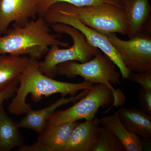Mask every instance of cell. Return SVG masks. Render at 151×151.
<instances>
[{
  "label": "cell",
  "instance_id": "cell-13",
  "mask_svg": "<svg viewBox=\"0 0 151 151\" xmlns=\"http://www.w3.org/2000/svg\"><path fill=\"white\" fill-rule=\"evenodd\" d=\"M100 124L113 134L120 141L125 151H142L144 145L141 137L129 132L119 119L118 111L100 119Z\"/></svg>",
  "mask_w": 151,
  "mask_h": 151
},
{
  "label": "cell",
  "instance_id": "cell-14",
  "mask_svg": "<svg viewBox=\"0 0 151 151\" xmlns=\"http://www.w3.org/2000/svg\"><path fill=\"white\" fill-rule=\"evenodd\" d=\"M119 119L129 132L140 137H151V116L136 108L120 106L118 110Z\"/></svg>",
  "mask_w": 151,
  "mask_h": 151
},
{
  "label": "cell",
  "instance_id": "cell-15",
  "mask_svg": "<svg viewBox=\"0 0 151 151\" xmlns=\"http://www.w3.org/2000/svg\"><path fill=\"white\" fill-rule=\"evenodd\" d=\"M79 123L74 121L57 125L46 124L39 134L37 141L46 145L52 151H62L71 132Z\"/></svg>",
  "mask_w": 151,
  "mask_h": 151
},
{
  "label": "cell",
  "instance_id": "cell-21",
  "mask_svg": "<svg viewBox=\"0 0 151 151\" xmlns=\"http://www.w3.org/2000/svg\"><path fill=\"white\" fill-rule=\"evenodd\" d=\"M139 97L143 111L148 115H151V89H145L141 86Z\"/></svg>",
  "mask_w": 151,
  "mask_h": 151
},
{
  "label": "cell",
  "instance_id": "cell-4",
  "mask_svg": "<svg viewBox=\"0 0 151 151\" xmlns=\"http://www.w3.org/2000/svg\"><path fill=\"white\" fill-rule=\"evenodd\" d=\"M42 17L50 25L62 23L78 30L85 37L89 45L99 49L115 63L123 79H128L131 72L124 65L118 51L108 40L106 35L83 23L78 17L77 7L67 3H55L47 9Z\"/></svg>",
  "mask_w": 151,
  "mask_h": 151
},
{
  "label": "cell",
  "instance_id": "cell-17",
  "mask_svg": "<svg viewBox=\"0 0 151 151\" xmlns=\"http://www.w3.org/2000/svg\"><path fill=\"white\" fill-rule=\"evenodd\" d=\"M18 124L8 116L3 103L0 105V151H9L22 145L24 138Z\"/></svg>",
  "mask_w": 151,
  "mask_h": 151
},
{
  "label": "cell",
  "instance_id": "cell-8",
  "mask_svg": "<svg viewBox=\"0 0 151 151\" xmlns=\"http://www.w3.org/2000/svg\"><path fill=\"white\" fill-rule=\"evenodd\" d=\"M150 35L143 33L127 40L119 38L116 33L106 35L128 70L141 73L151 71Z\"/></svg>",
  "mask_w": 151,
  "mask_h": 151
},
{
  "label": "cell",
  "instance_id": "cell-23",
  "mask_svg": "<svg viewBox=\"0 0 151 151\" xmlns=\"http://www.w3.org/2000/svg\"><path fill=\"white\" fill-rule=\"evenodd\" d=\"M18 151H52L51 149L43 143L38 141L30 145H24L19 147Z\"/></svg>",
  "mask_w": 151,
  "mask_h": 151
},
{
  "label": "cell",
  "instance_id": "cell-12",
  "mask_svg": "<svg viewBox=\"0 0 151 151\" xmlns=\"http://www.w3.org/2000/svg\"><path fill=\"white\" fill-rule=\"evenodd\" d=\"M89 90L84 89L78 95L68 98L62 97L50 106L43 109L38 110L30 109L26 113V116L18 124L19 128L29 129L39 134L46 126L47 120L58 108L68 103H76L85 96Z\"/></svg>",
  "mask_w": 151,
  "mask_h": 151
},
{
  "label": "cell",
  "instance_id": "cell-1",
  "mask_svg": "<svg viewBox=\"0 0 151 151\" xmlns=\"http://www.w3.org/2000/svg\"><path fill=\"white\" fill-rule=\"evenodd\" d=\"M38 60L29 57L26 67L18 78L19 86L9 106L10 113L17 116L26 114L31 106L26 102L28 95L38 103L44 97L60 93L62 97L75 96L78 91L92 89L94 85L85 81L78 83L63 82L54 80L45 75L39 69Z\"/></svg>",
  "mask_w": 151,
  "mask_h": 151
},
{
  "label": "cell",
  "instance_id": "cell-7",
  "mask_svg": "<svg viewBox=\"0 0 151 151\" xmlns=\"http://www.w3.org/2000/svg\"><path fill=\"white\" fill-rule=\"evenodd\" d=\"M113 92L108 86L101 84L94 85L73 106L64 111L55 112L46 124L57 125L81 119L92 120L95 118L99 108L108 107L113 104Z\"/></svg>",
  "mask_w": 151,
  "mask_h": 151
},
{
  "label": "cell",
  "instance_id": "cell-10",
  "mask_svg": "<svg viewBox=\"0 0 151 151\" xmlns=\"http://www.w3.org/2000/svg\"><path fill=\"white\" fill-rule=\"evenodd\" d=\"M127 15L128 37L151 34V6L149 0H121Z\"/></svg>",
  "mask_w": 151,
  "mask_h": 151
},
{
  "label": "cell",
  "instance_id": "cell-18",
  "mask_svg": "<svg viewBox=\"0 0 151 151\" xmlns=\"http://www.w3.org/2000/svg\"><path fill=\"white\" fill-rule=\"evenodd\" d=\"M92 151H125V150L113 134L103 126H100L98 139Z\"/></svg>",
  "mask_w": 151,
  "mask_h": 151
},
{
  "label": "cell",
  "instance_id": "cell-11",
  "mask_svg": "<svg viewBox=\"0 0 151 151\" xmlns=\"http://www.w3.org/2000/svg\"><path fill=\"white\" fill-rule=\"evenodd\" d=\"M100 125L96 117L79 123L72 131L62 151H92L98 139Z\"/></svg>",
  "mask_w": 151,
  "mask_h": 151
},
{
  "label": "cell",
  "instance_id": "cell-2",
  "mask_svg": "<svg viewBox=\"0 0 151 151\" xmlns=\"http://www.w3.org/2000/svg\"><path fill=\"white\" fill-rule=\"evenodd\" d=\"M50 25L42 17L31 20L23 27L13 25L5 34L0 36V54L20 56L40 59L52 45L68 47L69 44L59 40L60 34H51Z\"/></svg>",
  "mask_w": 151,
  "mask_h": 151
},
{
  "label": "cell",
  "instance_id": "cell-20",
  "mask_svg": "<svg viewBox=\"0 0 151 151\" xmlns=\"http://www.w3.org/2000/svg\"><path fill=\"white\" fill-rule=\"evenodd\" d=\"M128 79L132 82L140 84L145 89H151V71L141 73L131 72Z\"/></svg>",
  "mask_w": 151,
  "mask_h": 151
},
{
  "label": "cell",
  "instance_id": "cell-6",
  "mask_svg": "<svg viewBox=\"0 0 151 151\" xmlns=\"http://www.w3.org/2000/svg\"><path fill=\"white\" fill-rule=\"evenodd\" d=\"M78 17L84 24L98 32L127 35L128 21L121 0H110L92 5L77 7Z\"/></svg>",
  "mask_w": 151,
  "mask_h": 151
},
{
  "label": "cell",
  "instance_id": "cell-3",
  "mask_svg": "<svg viewBox=\"0 0 151 151\" xmlns=\"http://www.w3.org/2000/svg\"><path fill=\"white\" fill-rule=\"evenodd\" d=\"M107 55L99 49L94 56L88 61L78 63L75 61L63 63L58 65L57 74L72 78L77 76L92 84H103L113 92L114 101L109 111L113 107L122 106L126 101L125 95L120 89H116L112 84H121L120 71Z\"/></svg>",
  "mask_w": 151,
  "mask_h": 151
},
{
  "label": "cell",
  "instance_id": "cell-16",
  "mask_svg": "<svg viewBox=\"0 0 151 151\" xmlns=\"http://www.w3.org/2000/svg\"><path fill=\"white\" fill-rule=\"evenodd\" d=\"M28 60L29 57L25 56L0 54V92L19 80Z\"/></svg>",
  "mask_w": 151,
  "mask_h": 151
},
{
  "label": "cell",
  "instance_id": "cell-9",
  "mask_svg": "<svg viewBox=\"0 0 151 151\" xmlns=\"http://www.w3.org/2000/svg\"><path fill=\"white\" fill-rule=\"evenodd\" d=\"M37 0H0V36L12 22L23 27L37 14Z\"/></svg>",
  "mask_w": 151,
  "mask_h": 151
},
{
  "label": "cell",
  "instance_id": "cell-22",
  "mask_svg": "<svg viewBox=\"0 0 151 151\" xmlns=\"http://www.w3.org/2000/svg\"><path fill=\"white\" fill-rule=\"evenodd\" d=\"M19 80L14 81L4 90L0 92V105L4 103L5 100L13 97L17 89Z\"/></svg>",
  "mask_w": 151,
  "mask_h": 151
},
{
  "label": "cell",
  "instance_id": "cell-5",
  "mask_svg": "<svg viewBox=\"0 0 151 151\" xmlns=\"http://www.w3.org/2000/svg\"><path fill=\"white\" fill-rule=\"evenodd\" d=\"M50 27L57 33L70 36L73 44L65 49H60L56 45L50 47L45 59L39 62V69L42 73L54 78L57 75L58 65L60 63L69 61L83 63L90 60L95 55L98 48L89 45L85 37L78 30L62 23L52 24Z\"/></svg>",
  "mask_w": 151,
  "mask_h": 151
},
{
  "label": "cell",
  "instance_id": "cell-19",
  "mask_svg": "<svg viewBox=\"0 0 151 151\" xmlns=\"http://www.w3.org/2000/svg\"><path fill=\"white\" fill-rule=\"evenodd\" d=\"M110 0H37V12L39 17H43L47 9L57 3L65 2L76 7L92 5L105 2Z\"/></svg>",
  "mask_w": 151,
  "mask_h": 151
}]
</instances>
